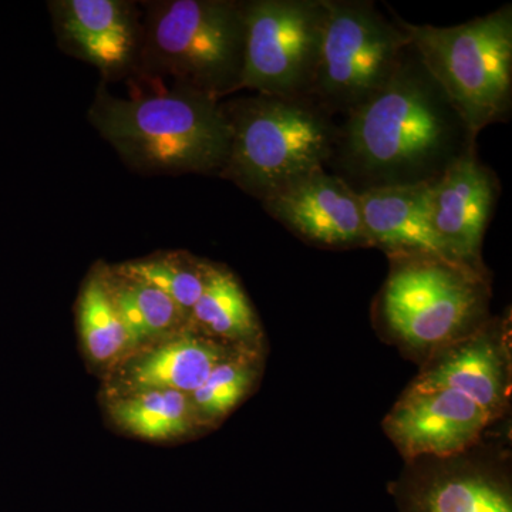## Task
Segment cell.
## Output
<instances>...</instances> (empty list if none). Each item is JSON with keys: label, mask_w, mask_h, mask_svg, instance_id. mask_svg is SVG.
Segmentation results:
<instances>
[{"label": "cell", "mask_w": 512, "mask_h": 512, "mask_svg": "<svg viewBox=\"0 0 512 512\" xmlns=\"http://www.w3.org/2000/svg\"><path fill=\"white\" fill-rule=\"evenodd\" d=\"M473 146L476 138L410 45L389 83L342 117L326 167L356 192L429 184Z\"/></svg>", "instance_id": "cell-1"}, {"label": "cell", "mask_w": 512, "mask_h": 512, "mask_svg": "<svg viewBox=\"0 0 512 512\" xmlns=\"http://www.w3.org/2000/svg\"><path fill=\"white\" fill-rule=\"evenodd\" d=\"M89 120L141 173L221 174L227 164L231 126L224 107L185 87L136 99L100 89Z\"/></svg>", "instance_id": "cell-2"}, {"label": "cell", "mask_w": 512, "mask_h": 512, "mask_svg": "<svg viewBox=\"0 0 512 512\" xmlns=\"http://www.w3.org/2000/svg\"><path fill=\"white\" fill-rule=\"evenodd\" d=\"M222 107L231 147L220 175L258 200L328 165L338 123L311 97L256 94Z\"/></svg>", "instance_id": "cell-3"}, {"label": "cell", "mask_w": 512, "mask_h": 512, "mask_svg": "<svg viewBox=\"0 0 512 512\" xmlns=\"http://www.w3.org/2000/svg\"><path fill=\"white\" fill-rule=\"evenodd\" d=\"M245 6L234 0L150 3L141 23L140 60L151 76L171 77L220 101L241 90Z\"/></svg>", "instance_id": "cell-4"}, {"label": "cell", "mask_w": 512, "mask_h": 512, "mask_svg": "<svg viewBox=\"0 0 512 512\" xmlns=\"http://www.w3.org/2000/svg\"><path fill=\"white\" fill-rule=\"evenodd\" d=\"M470 131L505 121L512 106V6L463 25H416L396 16Z\"/></svg>", "instance_id": "cell-5"}, {"label": "cell", "mask_w": 512, "mask_h": 512, "mask_svg": "<svg viewBox=\"0 0 512 512\" xmlns=\"http://www.w3.org/2000/svg\"><path fill=\"white\" fill-rule=\"evenodd\" d=\"M390 259L380 313L387 328L406 345L446 348L484 315L488 295L484 269L423 254Z\"/></svg>", "instance_id": "cell-6"}, {"label": "cell", "mask_w": 512, "mask_h": 512, "mask_svg": "<svg viewBox=\"0 0 512 512\" xmlns=\"http://www.w3.org/2000/svg\"><path fill=\"white\" fill-rule=\"evenodd\" d=\"M326 19L309 97L330 116L362 106L399 69L410 37L373 2L325 0Z\"/></svg>", "instance_id": "cell-7"}, {"label": "cell", "mask_w": 512, "mask_h": 512, "mask_svg": "<svg viewBox=\"0 0 512 512\" xmlns=\"http://www.w3.org/2000/svg\"><path fill=\"white\" fill-rule=\"evenodd\" d=\"M245 6L241 89L309 97L325 26V0H251Z\"/></svg>", "instance_id": "cell-8"}, {"label": "cell", "mask_w": 512, "mask_h": 512, "mask_svg": "<svg viewBox=\"0 0 512 512\" xmlns=\"http://www.w3.org/2000/svg\"><path fill=\"white\" fill-rule=\"evenodd\" d=\"M500 191L497 174L481 163L476 146L429 183L431 224L451 255L463 264L484 269L481 248Z\"/></svg>", "instance_id": "cell-9"}, {"label": "cell", "mask_w": 512, "mask_h": 512, "mask_svg": "<svg viewBox=\"0 0 512 512\" xmlns=\"http://www.w3.org/2000/svg\"><path fill=\"white\" fill-rule=\"evenodd\" d=\"M265 211L296 237L323 248L372 247L359 192L325 168L262 201Z\"/></svg>", "instance_id": "cell-10"}, {"label": "cell", "mask_w": 512, "mask_h": 512, "mask_svg": "<svg viewBox=\"0 0 512 512\" xmlns=\"http://www.w3.org/2000/svg\"><path fill=\"white\" fill-rule=\"evenodd\" d=\"M493 420L478 404L454 390H407L383 426L404 457H451L480 440Z\"/></svg>", "instance_id": "cell-11"}, {"label": "cell", "mask_w": 512, "mask_h": 512, "mask_svg": "<svg viewBox=\"0 0 512 512\" xmlns=\"http://www.w3.org/2000/svg\"><path fill=\"white\" fill-rule=\"evenodd\" d=\"M60 43L69 53L119 77L140 60L141 23L121 0H60L50 5Z\"/></svg>", "instance_id": "cell-12"}, {"label": "cell", "mask_w": 512, "mask_h": 512, "mask_svg": "<svg viewBox=\"0 0 512 512\" xmlns=\"http://www.w3.org/2000/svg\"><path fill=\"white\" fill-rule=\"evenodd\" d=\"M370 245L389 256L423 254L458 261L431 224L429 184L359 192Z\"/></svg>", "instance_id": "cell-13"}, {"label": "cell", "mask_w": 512, "mask_h": 512, "mask_svg": "<svg viewBox=\"0 0 512 512\" xmlns=\"http://www.w3.org/2000/svg\"><path fill=\"white\" fill-rule=\"evenodd\" d=\"M410 386L416 392L454 390L478 404L495 419L504 407L505 366L500 346L493 336L478 333L458 339Z\"/></svg>", "instance_id": "cell-14"}, {"label": "cell", "mask_w": 512, "mask_h": 512, "mask_svg": "<svg viewBox=\"0 0 512 512\" xmlns=\"http://www.w3.org/2000/svg\"><path fill=\"white\" fill-rule=\"evenodd\" d=\"M221 362H224L221 346L184 335L141 357L131 375L133 383L143 390L192 394Z\"/></svg>", "instance_id": "cell-15"}, {"label": "cell", "mask_w": 512, "mask_h": 512, "mask_svg": "<svg viewBox=\"0 0 512 512\" xmlns=\"http://www.w3.org/2000/svg\"><path fill=\"white\" fill-rule=\"evenodd\" d=\"M205 329L225 339H254L259 326L247 293L221 266L205 264L204 289L191 309Z\"/></svg>", "instance_id": "cell-16"}, {"label": "cell", "mask_w": 512, "mask_h": 512, "mask_svg": "<svg viewBox=\"0 0 512 512\" xmlns=\"http://www.w3.org/2000/svg\"><path fill=\"white\" fill-rule=\"evenodd\" d=\"M407 512H512V498L493 478L460 473L434 478L414 491Z\"/></svg>", "instance_id": "cell-17"}, {"label": "cell", "mask_w": 512, "mask_h": 512, "mask_svg": "<svg viewBox=\"0 0 512 512\" xmlns=\"http://www.w3.org/2000/svg\"><path fill=\"white\" fill-rule=\"evenodd\" d=\"M192 410L194 406L187 394L175 390H146L114 404L111 414L131 433L144 439L163 440L190 429Z\"/></svg>", "instance_id": "cell-18"}, {"label": "cell", "mask_w": 512, "mask_h": 512, "mask_svg": "<svg viewBox=\"0 0 512 512\" xmlns=\"http://www.w3.org/2000/svg\"><path fill=\"white\" fill-rule=\"evenodd\" d=\"M113 301L127 343H140L167 332L184 312L163 292L134 281L119 289Z\"/></svg>", "instance_id": "cell-19"}, {"label": "cell", "mask_w": 512, "mask_h": 512, "mask_svg": "<svg viewBox=\"0 0 512 512\" xmlns=\"http://www.w3.org/2000/svg\"><path fill=\"white\" fill-rule=\"evenodd\" d=\"M80 328L84 345L97 360H109L127 343L113 295L99 278L90 279L80 298Z\"/></svg>", "instance_id": "cell-20"}, {"label": "cell", "mask_w": 512, "mask_h": 512, "mask_svg": "<svg viewBox=\"0 0 512 512\" xmlns=\"http://www.w3.org/2000/svg\"><path fill=\"white\" fill-rule=\"evenodd\" d=\"M205 265H183L171 259L136 262L124 268L131 281L156 288L183 311H190L204 289Z\"/></svg>", "instance_id": "cell-21"}, {"label": "cell", "mask_w": 512, "mask_h": 512, "mask_svg": "<svg viewBox=\"0 0 512 512\" xmlns=\"http://www.w3.org/2000/svg\"><path fill=\"white\" fill-rule=\"evenodd\" d=\"M252 380V367L242 362H221L191 394L192 406L207 417L224 416L247 394Z\"/></svg>", "instance_id": "cell-22"}]
</instances>
